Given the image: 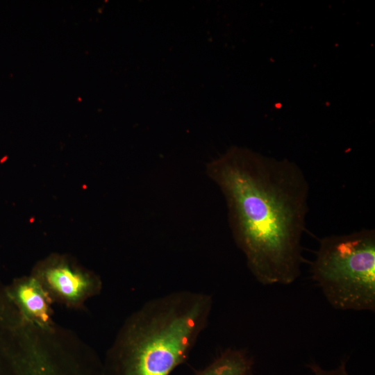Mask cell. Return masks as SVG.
<instances>
[{
  "label": "cell",
  "mask_w": 375,
  "mask_h": 375,
  "mask_svg": "<svg viewBox=\"0 0 375 375\" xmlns=\"http://www.w3.org/2000/svg\"><path fill=\"white\" fill-rule=\"evenodd\" d=\"M226 199L233 238L262 285H289L301 274L309 185L286 159L232 147L207 165Z\"/></svg>",
  "instance_id": "6da1fadb"
},
{
  "label": "cell",
  "mask_w": 375,
  "mask_h": 375,
  "mask_svg": "<svg viewBox=\"0 0 375 375\" xmlns=\"http://www.w3.org/2000/svg\"><path fill=\"white\" fill-rule=\"evenodd\" d=\"M209 294L179 290L146 302L108 351L103 375H169L184 363L208 325Z\"/></svg>",
  "instance_id": "7a4b0ae2"
},
{
  "label": "cell",
  "mask_w": 375,
  "mask_h": 375,
  "mask_svg": "<svg viewBox=\"0 0 375 375\" xmlns=\"http://www.w3.org/2000/svg\"><path fill=\"white\" fill-rule=\"evenodd\" d=\"M312 277L328 302L341 310H375V231L363 228L322 238Z\"/></svg>",
  "instance_id": "3957f363"
},
{
  "label": "cell",
  "mask_w": 375,
  "mask_h": 375,
  "mask_svg": "<svg viewBox=\"0 0 375 375\" xmlns=\"http://www.w3.org/2000/svg\"><path fill=\"white\" fill-rule=\"evenodd\" d=\"M44 288L69 304L80 302L100 288L98 281L64 265L47 269L44 274Z\"/></svg>",
  "instance_id": "277c9868"
},
{
  "label": "cell",
  "mask_w": 375,
  "mask_h": 375,
  "mask_svg": "<svg viewBox=\"0 0 375 375\" xmlns=\"http://www.w3.org/2000/svg\"><path fill=\"white\" fill-rule=\"evenodd\" d=\"M17 299L25 314L39 324H46L49 318L47 294L35 278H30L19 285Z\"/></svg>",
  "instance_id": "5b68a950"
},
{
  "label": "cell",
  "mask_w": 375,
  "mask_h": 375,
  "mask_svg": "<svg viewBox=\"0 0 375 375\" xmlns=\"http://www.w3.org/2000/svg\"><path fill=\"white\" fill-rule=\"evenodd\" d=\"M253 369V360L247 350L229 348L194 375H252Z\"/></svg>",
  "instance_id": "8992f818"
},
{
  "label": "cell",
  "mask_w": 375,
  "mask_h": 375,
  "mask_svg": "<svg viewBox=\"0 0 375 375\" xmlns=\"http://www.w3.org/2000/svg\"><path fill=\"white\" fill-rule=\"evenodd\" d=\"M308 367L313 375H349L344 361H342L339 366L332 369H324L316 362L310 363Z\"/></svg>",
  "instance_id": "52a82bcc"
}]
</instances>
